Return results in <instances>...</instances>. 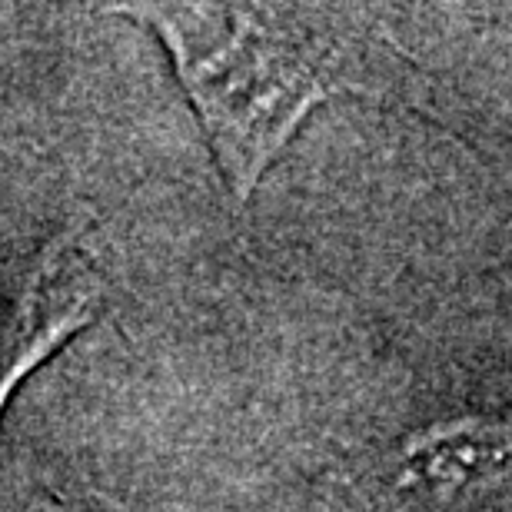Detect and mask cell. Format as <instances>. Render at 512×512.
Instances as JSON below:
<instances>
[{"instance_id": "obj_1", "label": "cell", "mask_w": 512, "mask_h": 512, "mask_svg": "<svg viewBox=\"0 0 512 512\" xmlns=\"http://www.w3.org/2000/svg\"><path fill=\"white\" fill-rule=\"evenodd\" d=\"M177 74L230 187L247 200L270 160L340 80V30L293 7H130Z\"/></svg>"}, {"instance_id": "obj_2", "label": "cell", "mask_w": 512, "mask_h": 512, "mask_svg": "<svg viewBox=\"0 0 512 512\" xmlns=\"http://www.w3.org/2000/svg\"><path fill=\"white\" fill-rule=\"evenodd\" d=\"M100 280L94 266L74 243L57 247L40 270L34 290L27 296L24 316L17 323V343L7 353V370L0 376V406L17 380L57 350L70 333L94 320Z\"/></svg>"}]
</instances>
